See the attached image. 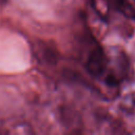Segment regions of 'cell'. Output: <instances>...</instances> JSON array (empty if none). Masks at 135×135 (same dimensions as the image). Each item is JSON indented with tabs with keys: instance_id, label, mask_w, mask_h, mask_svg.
I'll use <instances>...</instances> for the list:
<instances>
[{
	"instance_id": "obj_1",
	"label": "cell",
	"mask_w": 135,
	"mask_h": 135,
	"mask_svg": "<svg viewBox=\"0 0 135 135\" xmlns=\"http://www.w3.org/2000/svg\"><path fill=\"white\" fill-rule=\"evenodd\" d=\"M109 63L110 57L107 55L105 51L101 46L96 45L90 51L84 62V66L92 77L97 79H103L107 74Z\"/></svg>"
},
{
	"instance_id": "obj_3",
	"label": "cell",
	"mask_w": 135,
	"mask_h": 135,
	"mask_svg": "<svg viewBox=\"0 0 135 135\" xmlns=\"http://www.w3.org/2000/svg\"><path fill=\"white\" fill-rule=\"evenodd\" d=\"M117 8L129 17H135V1L133 0H114Z\"/></svg>"
},
{
	"instance_id": "obj_2",
	"label": "cell",
	"mask_w": 135,
	"mask_h": 135,
	"mask_svg": "<svg viewBox=\"0 0 135 135\" xmlns=\"http://www.w3.org/2000/svg\"><path fill=\"white\" fill-rule=\"evenodd\" d=\"M91 5L100 19H102L103 21L108 20L110 13V6L108 0H91Z\"/></svg>"
}]
</instances>
